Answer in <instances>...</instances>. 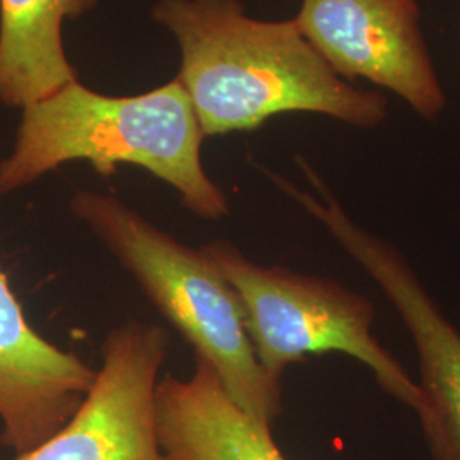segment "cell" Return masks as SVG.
<instances>
[{
    "mask_svg": "<svg viewBox=\"0 0 460 460\" xmlns=\"http://www.w3.org/2000/svg\"><path fill=\"white\" fill-rule=\"evenodd\" d=\"M152 17L180 43L176 79L205 138L256 130L281 113L331 116L362 128L387 116V99L341 79L294 19H252L239 0H157Z\"/></svg>",
    "mask_w": 460,
    "mask_h": 460,
    "instance_id": "1",
    "label": "cell"
},
{
    "mask_svg": "<svg viewBox=\"0 0 460 460\" xmlns=\"http://www.w3.org/2000/svg\"><path fill=\"white\" fill-rule=\"evenodd\" d=\"M203 138L178 79L138 96H106L74 81L22 108L13 152L0 161V195L72 161L104 178L132 164L171 184L193 214L220 220L229 203L203 169Z\"/></svg>",
    "mask_w": 460,
    "mask_h": 460,
    "instance_id": "2",
    "label": "cell"
},
{
    "mask_svg": "<svg viewBox=\"0 0 460 460\" xmlns=\"http://www.w3.org/2000/svg\"><path fill=\"white\" fill-rule=\"evenodd\" d=\"M70 210L195 348V355L214 367L230 397L273 427L283 410L281 384L258 362L241 300L205 249L182 244L111 195L77 191Z\"/></svg>",
    "mask_w": 460,
    "mask_h": 460,
    "instance_id": "3",
    "label": "cell"
},
{
    "mask_svg": "<svg viewBox=\"0 0 460 460\" xmlns=\"http://www.w3.org/2000/svg\"><path fill=\"white\" fill-rule=\"evenodd\" d=\"M239 296L247 334L268 377L281 384L288 365L341 351L367 365L399 402L420 404L418 384L372 334L374 307L336 281L251 261L229 241L203 246Z\"/></svg>",
    "mask_w": 460,
    "mask_h": 460,
    "instance_id": "4",
    "label": "cell"
},
{
    "mask_svg": "<svg viewBox=\"0 0 460 460\" xmlns=\"http://www.w3.org/2000/svg\"><path fill=\"white\" fill-rule=\"evenodd\" d=\"M321 198L279 180L319 218L346 252L389 298L411 334L420 363V404L414 410L431 460H460V331L442 313L410 261L389 241L363 229L329 195L313 169L302 164Z\"/></svg>",
    "mask_w": 460,
    "mask_h": 460,
    "instance_id": "5",
    "label": "cell"
},
{
    "mask_svg": "<svg viewBox=\"0 0 460 460\" xmlns=\"http://www.w3.org/2000/svg\"><path fill=\"white\" fill-rule=\"evenodd\" d=\"M167 331L147 323L111 329L102 363L77 412L16 460H169L155 429V391Z\"/></svg>",
    "mask_w": 460,
    "mask_h": 460,
    "instance_id": "6",
    "label": "cell"
},
{
    "mask_svg": "<svg viewBox=\"0 0 460 460\" xmlns=\"http://www.w3.org/2000/svg\"><path fill=\"white\" fill-rule=\"evenodd\" d=\"M420 16L418 0H304L294 21L346 83L380 85L435 119L447 99Z\"/></svg>",
    "mask_w": 460,
    "mask_h": 460,
    "instance_id": "7",
    "label": "cell"
},
{
    "mask_svg": "<svg viewBox=\"0 0 460 460\" xmlns=\"http://www.w3.org/2000/svg\"><path fill=\"white\" fill-rule=\"evenodd\" d=\"M94 378L75 353L30 326L0 270V444L21 456L47 442L81 408Z\"/></svg>",
    "mask_w": 460,
    "mask_h": 460,
    "instance_id": "8",
    "label": "cell"
},
{
    "mask_svg": "<svg viewBox=\"0 0 460 460\" xmlns=\"http://www.w3.org/2000/svg\"><path fill=\"white\" fill-rule=\"evenodd\" d=\"M155 429L169 460H287L271 427L243 410L198 355L191 377L159 380Z\"/></svg>",
    "mask_w": 460,
    "mask_h": 460,
    "instance_id": "9",
    "label": "cell"
},
{
    "mask_svg": "<svg viewBox=\"0 0 460 460\" xmlns=\"http://www.w3.org/2000/svg\"><path fill=\"white\" fill-rule=\"evenodd\" d=\"M98 0H0V102L26 108L79 81L66 58L64 22Z\"/></svg>",
    "mask_w": 460,
    "mask_h": 460,
    "instance_id": "10",
    "label": "cell"
}]
</instances>
